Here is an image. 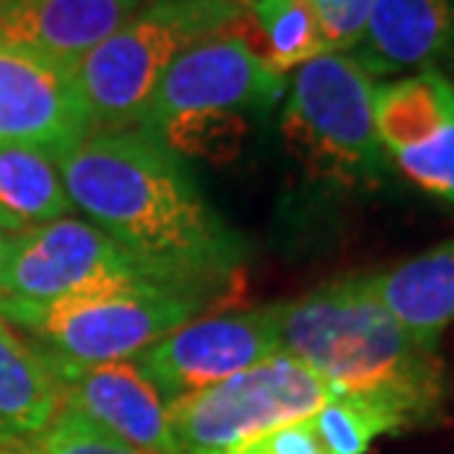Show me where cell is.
<instances>
[{"label": "cell", "mask_w": 454, "mask_h": 454, "mask_svg": "<svg viewBox=\"0 0 454 454\" xmlns=\"http://www.w3.org/2000/svg\"><path fill=\"white\" fill-rule=\"evenodd\" d=\"M12 4H15V0H0V12H4L6 6H12Z\"/></svg>", "instance_id": "obj_25"}, {"label": "cell", "mask_w": 454, "mask_h": 454, "mask_svg": "<svg viewBox=\"0 0 454 454\" xmlns=\"http://www.w3.org/2000/svg\"><path fill=\"white\" fill-rule=\"evenodd\" d=\"M85 135L71 71L0 47V144H33L62 156Z\"/></svg>", "instance_id": "obj_12"}, {"label": "cell", "mask_w": 454, "mask_h": 454, "mask_svg": "<svg viewBox=\"0 0 454 454\" xmlns=\"http://www.w3.org/2000/svg\"><path fill=\"white\" fill-rule=\"evenodd\" d=\"M247 18L244 0H147L71 71L89 135L135 129L168 67Z\"/></svg>", "instance_id": "obj_3"}, {"label": "cell", "mask_w": 454, "mask_h": 454, "mask_svg": "<svg viewBox=\"0 0 454 454\" xmlns=\"http://www.w3.org/2000/svg\"><path fill=\"white\" fill-rule=\"evenodd\" d=\"M244 4L258 30L255 51L278 74L291 76L299 65L328 53L320 21L308 0H244Z\"/></svg>", "instance_id": "obj_18"}, {"label": "cell", "mask_w": 454, "mask_h": 454, "mask_svg": "<svg viewBox=\"0 0 454 454\" xmlns=\"http://www.w3.org/2000/svg\"><path fill=\"white\" fill-rule=\"evenodd\" d=\"M449 76H451V80H454V74H449Z\"/></svg>", "instance_id": "obj_26"}, {"label": "cell", "mask_w": 454, "mask_h": 454, "mask_svg": "<svg viewBox=\"0 0 454 454\" xmlns=\"http://www.w3.org/2000/svg\"><path fill=\"white\" fill-rule=\"evenodd\" d=\"M287 94V76L261 56L244 33L206 38L182 53L161 76L135 129L176 150L206 121L270 112Z\"/></svg>", "instance_id": "obj_6"}, {"label": "cell", "mask_w": 454, "mask_h": 454, "mask_svg": "<svg viewBox=\"0 0 454 454\" xmlns=\"http://www.w3.org/2000/svg\"><path fill=\"white\" fill-rule=\"evenodd\" d=\"M56 164L74 208L153 278L208 302L238 285L244 238L164 141L144 129L98 132L56 156Z\"/></svg>", "instance_id": "obj_1"}, {"label": "cell", "mask_w": 454, "mask_h": 454, "mask_svg": "<svg viewBox=\"0 0 454 454\" xmlns=\"http://www.w3.org/2000/svg\"><path fill=\"white\" fill-rule=\"evenodd\" d=\"M59 411L62 390L51 357L0 320V437L27 446Z\"/></svg>", "instance_id": "obj_16"}, {"label": "cell", "mask_w": 454, "mask_h": 454, "mask_svg": "<svg viewBox=\"0 0 454 454\" xmlns=\"http://www.w3.org/2000/svg\"><path fill=\"white\" fill-rule=\"evenodd\" d=\"M47 357L59 379L62 411H74L141 454H185L170 431L168 404L132 361L82 366Z\"/></svg>", "instance_id": "obj_11"}, {"label": "cell", "mask_w": 454, "mask_h": 454, "mask_svg": "<svg viewBox=\"0 0 454 454\" xmlns=\"http://www.w3.org/2000/svg\"><path fill=\"white\" fill-rule=\"evenodd\" d=\"M372 118L387 161L454 211V80L437 67L375 82Z\"/></svg>", "instance_id": "obj_10"}, {"label": "cell", "mask_w": 454, "mask_h": 454, "mask_svg": "<svg viewBox=\"0 0 454 454\" xmlns=\"http://www.w3.org/2000/svg\"><path fill=\"white\" fill-rule=\"evenodd\" d=\"M320 21L328 53H349L364 33L375 0H308Z\"/></svg>", "instance_id": "obj_21"}, {"label": "cell", "mask_w": 454, "mask_h": 454, "mask_svg": "<svg viewBox=\"0 0 454 454\" xmlns=\"http://www.w3.org/2000/svg\"><path fill=\"white\" fill-rule=\"evenodd\" d=\"M21 442H12V440H6V437H0V454H21Z\"/></svg>", "instance_id": "obj_23"}, {"label": "cell", "mask_w": 454, "mask_h": 454, "mask_svg": "<svg viewBox=\"0 0 454 454\" xmlns=\"http://www.w3.org/2000/svg\"><path fill=\"white\" fill-rule=\"evenodd\" d=\"M206 296L179 291L156 278L103 285L53 302L0 299V320L30 334L42 352L98 366L138 357L173 328L206 314Z\"/></svg>", "instance_id": "obj_4"}, {"label": "cell", "mask_w": 454, "mask_h": 454, "mask_svg": "<svg viewBox=\"0 0 454 454\" xmlns=\"http://www.w3.org/2000/svg\"><path fill=\"white\" fill-rule=\"evenodd\" d=\"M276 314L282 352L323 379L334 395L381 404L404 431L431 428L446 417L449 379L440 349L413 340L361 276L276 302Z\"/></svg>", "instance_id": "obj_2"}, {"label": "cell", "mask_w": 454, "mask_h": 454, "mask_svg": "<svg viewBox=\"0 0 454 454\" xmlns=\"http://www.w3.org/2000/svg\"><path fill=\"white\" fill-rule=\"evenodd\" d=\"M334 393L323 379L278 352L211 387L168 404V422L185 454H231L278 425L311 417Z\"/></svg>", "instance_id": "obj_7"}, {"label": "cell", "mask_w": 454, "mask_h": 454, "mask_svg": "<svg viewBox=\"0 0 454 454\" xmlns=\"http://www.w3.org/2000/svg\"><path fill=\"white\" fill-rule=\"evenodd\" d=\"M308 422L328 454H370L379 437L404 434L402 419L393 417L387 408L366 399H352V395L328 399L308 417Z\"/></svg>", "instance_id": "obj_19"}, {"label": "cell", "mask_w": 454, "mask_h": 454, "mask_svg": "<svg viewBox=\"0 0 454 454\" xmlns=\"http://www.w3.org/2000/svg\"><path fill=\"white\" fill-rule=\"evenodd\" d=\"M282 352L276 302L200 314L132 357L135 370L170 404Z\"/></svg>", "instance_id": "obj_9"}, {"label": "cell", "mask_w": 454, "mask_h": 454, "mask_svg": "<svg viewBox=\"0 0 454 454\" xmlns=\"http://www.w3.org/2000/svg\"><path fill=\"white\" fill-rule=\"evenodd\" d=\"M141 278L153 276L103 229L74 215L9 235L0 258V299L21 302H53Z\"/></svg>", "instance_id": "obj_8"}, {"label": "cell", "mask_w": 454, "mask_h": 454, "mask_svg": "<svg viewBox=\"0 0 454 454\" xmlns=\"http://www.w3.org/2000/svg\"><path fill=\"white\" fill-rule=\"evenodd\" d=\"M144 4L147 0H15L0 12V47L74 71Z\"/></svg>", "instance_id": "obj_13"}, {"label": "cell", "mask_w": 454, "mask_h": 454, "mask_svg": "<svg viewBox=\"0 0 454 454\" xmlns=\"http://www.w3.org/2000/svg\"><path fill=\"white\" fill-rule=\"evenodd\" d=\"M231 454H328V449L323 446V440L317 437V431L305 417L258 434V437L247 440L244 446H238Z\"/></svg>", "instance_id": "obj_22"}, {"label": "cell", "mask_w": 454, "mask_h": 454, "mask_svg": "<svg viewBox=\"0 0 454 454\" xmlns=\"http://www.w3.org/2000/svg\"><path fill=\"white\" fill-rule=\"evenodd\" d=\"M4 247H6V235L0 231V258H4Z\"/></svg>", "instance_id": "obj_24"}, {"label": "cell", "mask_w": 454, "mask_h": 454, "mask_svg": "<svg viewBox=\"0 0 454 454\" xmlns=\"http://www.w3.org/2000/svg\"><path fill=\"white\" fill-rule=\"evenodd\" d=\"M74 211L53 153L33 144H0V231L18 235Z\"/></svg>", "instance_id": "obj_17"}, {"label": "cell", "mask_w": 454, "mask_h": 454, "mask_svg": "<svg viewBox=\"0 0 454 454\" xmlns=\"http://www.w3.org/2000/svg\"><path fill=\"white\" fill-rule=\"evenodd\" d=\"M349 56L372 80L454 74V0H375Z\"/></svg>", "instance_id": "obj_14"}, {"label": "cell", "mask_w": 454, "mask_h": 454, "mask_svg": "<svg viewBox=\"0 0 454 454\" xmlns=\"http://www.w3.org/2000/svg\"><path fill=\"white\" fill-rule=\"evenodd\" d=\"M21 454H141L109 437L98 425L85 422L74 411H59L47 428L21 449Z\"/></svg>", "instance_id": "obj_20"}, {"label": "cell", "mask_w": 454, "mask_h": 454, "mask_svg": "<svg viewBox=\"0 0 454 454\" xmlns=\"http://www.w3.org/2000/svg\"><path fill=\"white\" fill-rule=\"evenodd\" d=\"M375 80L349 53H323L287 76L282 138L311 179L379 188L390 170L372 118Z\"/></svg>", "instance_id": "obj_5"}, {"label": "cell", "mask_w": 454, "mask_h": 454, "mask_svg": "<svg viewBox=\"0 0 454 454\" xmlns=\"http://www.w3.org/2000/svg\"><path fill=\"white\" fill-rule=\"evenodd\" d=\"M357 276L413 340L437 349L442 332L454 325V238L387 270Z\"/></svg>", "instance_id": "obj_15"}]
</instances>
